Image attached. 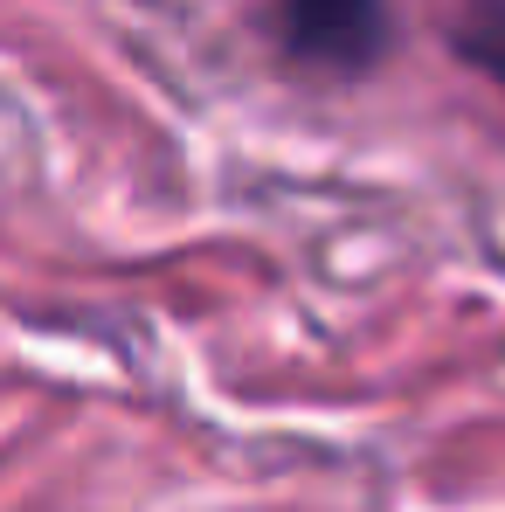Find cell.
I'll list each match as a JSON object with an SVG mask.
<instances>
[{
	"label": "cell",
	"instance_id": "1",
	"mask_svg": "<svg viewBox=\"0 0 505 512\" xmlns=\"http://www.w3.org/2000/svg\"><path fill=\"white\" fill-rule=\"evenodd\" d=\"M284 42L326 70H374L388 49V0H277Z\"/></svg>",
	"mask_w": 505,
	"mask_h": 512
},
{
	"label": "cell",
	"instance_id": "2",
	"mask_svg": "<svg viewBox=\"0 0 505 512\" xmlns=\"http://www.w3.org/2000/svg\"><path fill=\"white\" fill-rule=\"evenodd\" d=\"M450 49H457L464 63H478L485 77H499V84H505V0H478V7H464V21L450 28Z\"/></svg>",
	"mask_w": 505,
	"mask_h": 512
}]
</instances>
